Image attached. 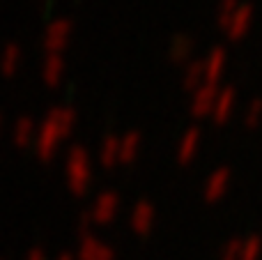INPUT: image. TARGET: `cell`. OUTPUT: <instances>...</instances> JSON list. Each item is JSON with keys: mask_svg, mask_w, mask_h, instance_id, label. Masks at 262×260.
Masks as SVG:
<instances>
[{"mask_svg": "<svg viewBox=\"0 0 262 260\" xmlns=\"http://www.w3.org/2000/svg\"><path fill=\"white\" fill-rule=\"evenodd\" d=\"M235 106H237V90H235L232 85H226V88L219 85L216 97H214V106H212V113H209V118H212L216 124L228 122V118L232 115Z\"/></svg>", "mask_w": 262, "mask_h": 260, "instance_id": "cell-4", "label": "cell"}, {"mask_svg": "<svg viewBox=\"0 0 262 260\" xmlns=\"http://www.w3.org/2000/svg\"><path fill=\"white\" fill-rule=\"evenodd\" d=\"M21 60H23V51L18 44H5V49L0 51V74L3 76H12L16 74V69L21 67Z\"/></svg>", "mask_w": 262, "mask_h": 260, "instance_id": "cell-13", "label": "cell"}, {"mask_svg": "<svg viewBox=\"0 0 262 260\" xmlns=\"http://www.w3.org/2000/svg\"><path fill=\"white\" fill-rule=\"evenodd\" d=\"M228 182H230V170L228 168H216L207 178V184H205V196H207L209 201H216V198L223 196V191L228 189Z\"/></svg>", "mask_w": 262, "mask_h": 260, "instance_id": "cell-15", "label": "cell"}, {"mask_svg": "<svg viewBox=\"0 0 262 260\" xmlns=\"http://www.w3.org/2000/svg\"><path fill=\"white\" fill-rule=\"evenodd\" d=\"M251 26H253V5L244 3L237 7V12L230 16V21L223 30H226L228 39H242L251 30Z\"/></svg>", "mask_w": 262, "mask_h": 260, "instance_id": "cell-5", "label": "cell"}, {"mask_svg": "<svg viewBox=\"0 0 262 260\" xmlns=\"http://www.w3.org/2000/svg\"><path fill=\"white\" fill-rule=\"evenodd\" d=\"M140 152V134L127 132L120 136V150H118V164H134Z\"/></svg>", "mask_w": 262, "mask_h": 260, "instance_id": "cell-12", "label": "cell"}, {"mask_svg": "<svg viewBox=\"0 0 262 260\" xmlns=\"http://www.w3.org/2000/svg\"><path fill=\"white\" fill-rule=\"evenodd\" d=\"M200 143H203V134L198 127H191L182 134L180 143H177V161L180 164H191L195 159L200 150Z\"/></svg>", "mask_w": 262, "mask_h": 260, "instance_id": "cell-8", "label": "cell"}, {"mask_svg": "<svg viewBox=\"0 0 262 260\" xmlns=\"http://www.w3.org/2000/svg\"><path fill=\"white\" fill-rule=\"evenodd\" d=\"M76 111L72 106H53L49 113L41 118V122L37 124V136H35V155L41 161L55 159V155L60 152L62 143L72 136V132L76 129Z\"/></svg>", "mask_w": 262, "mask_h": 260, "instance_id": "cell-1", "label": "cell"}, {"mask_svg": "<svg viewBox=\"0 0 262 260\" xmlns=\"http://www.w3.org/2000/svg\"><path fill=\"white\" fill-rule=\"evenodd\" d=\"M226 64H228V53L226 49L216 46L207 53V58L203 60V67H205V83L207 85H216L219 88V81H221L223 72H226Z\"/></svg>", "mask_w": 262, "mask_h": 260, "instance_id": "cell-6", "label": "cell"}, {"mask_svg": "<svg viewBox=\"0 0 262 260\" xmlns=\"http://www.w3.org/2000/svg\"><path fill=\"white\" fill-rule=\"evenodd\" d=\"M64 173H67L69 189L74 193H85L92 184V155L83 145H72L64 155Z\"/></svg>", "mask_w": 262, "mask_h": 260, "instance_id": "cell-2", "label": "cell"}, {"mask_svg": "<svg viewBox=\"0 0 262 260\" xmlns=\"http://www.w3.org/2000/svg\"><path fill=\"white\" fill-rule=\"evenodd\" d=\"M260 122H262V99H253L244 111V124L253 129Z\"/></svg>", "mask_w": 262, "mask_h": 260, "instance_id": "cell-19", "label": "cell"}, {"mask_svg": "<svg viewBox=\"0 0 262 260\" xmlns=\"http://www.w3.org/2000/svg\"><path fill=\"white\" fill-rule=\"evenodd\" d=\"M115 207H118V196H115V193H101L95 203L97 219H108V216L115 212Z\"/></svg>", "mask_w": 262, "mask_h": 260, "instance_id": "cell-17", "label": "cell"}, {"mask_svg": "<svg viewBox=\"0 0 262 260\" xmlns=\"http://www.w3.org/2000/svg\"><path fill=\"white\" fill-rule=\"evenodd\" d=\"M64 69H67V64H64L62 53H46L44 62H41V81L49 88L60 85L64 78Z\"/></svg>", "mask_w": 262, "mask_h": 260, "instance_id": "cell-9", "label": "cell"}, {"mask_svg": "<svg viewBox=\"0 0 262 260\" xmlns=\"http://www.w3.org/2000/svg\"><path fill=\"white\" fill-rule=\"evenodd\" d=\"M149 219H152V207H149L147 203H140L134 212V224L138 226V228H145V226L149 224Z\"/></svg>", "mask_w": 262, "mask_h": 260, "instance_id": "cell-20", "label": "cell"}, {"mask_svg": "<svg viewBox=\"0 0 262 260\" xmlns=\"http://www.w3.org/2000/svg\"><path fill=\"white\" fill-rule=\"evenodd\" d=\"M237 7H239V0H219V7H216V21L221 28L228 26V21H230V16L237 12Z\"/></svg>", "mask_w": 262, "mask_h": 260, "instance_id": "cell-18", "label": "cell"}, {"mask_svg": "<svg viewBox=\"0 0 262 260\" xmlns=\"http://www.w3.org/2000/svg\"><path fill=\"white\" fill-rule=\"evenodd\" d=\"M0 132H3V115H0Z\"/></svg>", "mask_w": 262, "mask_h": 260, "instance_id": "cell-21", "label": "cell"}, {"mask_svg": "<svg viewBox=\"0 0 262 260\" xmlns=\"http://www.w3.org/2000/svg\"><path fill=\"white\" fill-rule=\"evenodd\" d=\"M118 150H120V136L115 134H108V136L101 141L99 152H97V159L104 168H113L118 164Z\"/></svg>", "mask_w": 262, "mask_h": 260, "instance_id": "cell-16", "label": "cell"}, {"mask_svg": "<svg viewBox=\"0 0 262 260\" xmlns=\"http://www.w3.org/2000/svg\"><path fill=\"white\" fill-rule=\"evenodd\" d=\"M37 136V122L32 118H18L12 127V141L16 147H30Z\"/></svg>", "mask_w": 262, "mask_h": 260, "instance_id": "cell-11", "label": "cell"}, {"mask_svg": "<svg viewBox=\"0 0 262 260\" xmlns=\"http://www.w3.org/2000/svg\"><path fill=\"white\" fill-rule=\"evenodd\" d=\"M74 35V23L64 16H58L46 26L44 37H41V46H44L46 53H62L69 46Z\"/></svg>", "mask_w": 262, "mask_h": 260, "instance_id": "cell-3", "label": "cell"}, {"mask_svg": "<svg viewBox=\"0 0 262 260\" xmlns=\"http://www.w3.org/2000/svg\"><path fill=\"white\" fill-rule=\"evenodd\" d=\"M193 39L189 35H175L168 44V60L175 64H186L193 60Z\"/></svg>", "mask_w": 262, "mask_h": 260, "instance_id": "cell-10", "label": "cell"}, {"mask_svg": "<svg viewBox=\"0 0 262 260\" xmlns=\"http://www.w3.org/2000/svg\"><path fill=\"white\" fill-rule=\"evenodd\" d=\"M205 83V67L203 60H189L184 64V72H182V88L186 92L198 90L200 85Z\"/></svg>", "mask_w": 262, "mask_h": 260, "instance_id": "cell-14", "label": "cell"}, {"mask_svg": "<svg viewBox=\"0 0 262 260\" xmlns=\"http://www.w3.org/2000/svg\"><path fill=\"white\" fill-rule=\"evenodd\" d=\"M216 85H207V83H203V85L198 88V90L191 92V115L193 118H205V115L212 113V106H214V97H216Z\"/></svg>", "mask_w": 262, "mask_h": 260, "instance_id": "cell-7", "label": "cell"}]
</instances>
